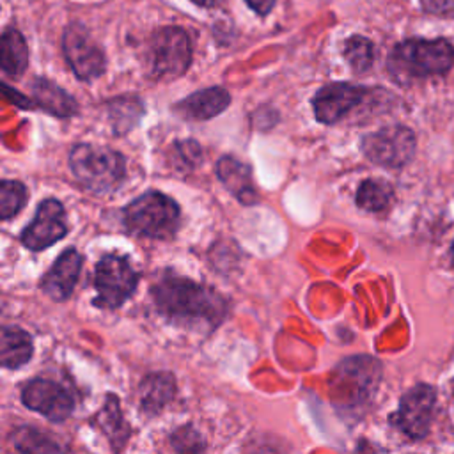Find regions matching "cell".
I'll use <instances>...</instances> for the list:
<instances>
[{"mask_svg": "<svg viewBox=\"0 0 454 454\" xmlns=\"http://www.w3.org/2000/svg\"><path fill=\"white\" fill-rule=\"evenodd\" d=\"M156 310L170 323L213 332L227 316L225 298L209 286L163 271L151 286Z\"/></svg>", "mask_w": 454, "mask_h": 454, "instance_id": "1", "label": "cell"}, {"mask_svg": "<svg viewBox=\"0 0 454 454\" xmlns=\"http://www.w3.org/2000/svg\"><path fill=\"white\" fill-rule=\"evenodd\" d=\"M69 168L76 181L94 193L114 192L126 177L124 156L115 149L90 142L76 144L71 149Z\"/></svg>", "mask_w": 454, "mask_h": 454, "instance_id": "2", "label": "cell"}, {"mask_svg": "<svg viewBox=\"0 0 454 454\" xmlns=\"http://www.w3.org/2000/svg\"><path fill=\"white\" fill-rule=\"evenodd\" d=\"M122 222L135 236L172 239L181 225V209L172 197L149 190L124 207Z\"/></svg>", "mask_w": 454, "mask_h": 454, "instance_id": "3", "label": "cell"}, {"mask_svg": "<svg viewBox=\"0 0 454 454\" xmlns=\"http://www.w3.org/2000/svg\"><path fill=\"white\" fill-rule=\"evenodd\" d=\"M452 62L454 48L447 39H408L392 50L388 69L395 78H424L449 71Z\"/></svg>", "mask_w": 454, "mask_h": 454, "instance_id": "4", "label": "cell"}, {"mask_svg": "<svg viewBox=\"0 0 454 454\" xmlns=\"http://www.w3.org/2000/svg\"><path fill=\"white\" fill-rule=\"evenodd\" d=\"M138 273L124 255L106 254L94 270V305L105 310L121 307L137 289Z\"/></svg>", "mask_w": 454, "mask_h": 454, "instance_id": "5", "label": "cell"}, {"mask_svg": "<svg viewBox=\"0 0 454 454\" xmlns=\"http://www.w3.org/2000/svg\"><path fill=\"white\" fill-rule=\"evenodd\" d=\"M151 73L160 80H174L186 73L192 62V41L181 27H161L149 48Z\"/></svg>", "mask_w": 454, "mask_h": 454, "instance_id": "6", "label": "cell"}, {"mask_svg": "<svg viewBox=\"0 0 454 454\" xmlns=\"http://www.w3.org/2000/svg\"><path fill=\"white\" fill-rule=\"evenodd\" d=\"M360 149L372 163L399 168L415 154V135L406 126H385L364 135Z\"/></svg>", "mask_w": 454, "mask_h": 454, "instance_id": "7", "label": "cell"}, {"mask_svg": "<svg viewBox=\"0 0 454 454\" xmlns=\"http://www.w3.org/2000/svg\"><path fill=\"white\" fill-rule=\"evenodd\" d=\"M434 401V388L431 385L419 383L401 397L399 408L390 417V422L410 440H420L429 433Z\"/></svg>", "mask_w": 454, "mask_h": 454, "instance_id": "8", "label": "cell"}, {"mask_svg": "<svg viewBox=\"0 0 454 454\" xmlns=\"http://www.w3.org/2000/svg\"><path fill=\"white\" fill-rule=\"evenodd\" d=\"M64 57L76 74L83 82H90L105 73L106 59L103 50L90 37L87 28L80 23L67 25L62 37Z\"/></svg>", "mask_w": 454, "mask_h": 454, "instance_id": "9", "label": "cell"}, {"mask_svg": "<svg viewBox=\"0 0 454 454\" xmlns=\"http://www.w3.org/2000/svg\"><path fill=\"white\" fill-rule=\"evenodd\" d=\"M21 403L51 422H64L74 408L71 392L60 383L46 378H34L21 388Z\"/></svg>", "mask_w": 454, "mask_h": 454, "instance_id": "10", "label": "cell"}, {"mask_svg": "<svg viewBox=\"0 0 454 454\" xmlns=\"http://www.w3.org/2000/svg\"><path fill=\"white\" fill-rule=\"evenodd\" d=\"M67 234L66 209L57 199H44L35 211L34 220L23 229L20 239L25 248L39 252L51 247Z\"/></svg>", "mask_w": 454, "mask_h": 454, "instance_id": "11", "label": "cell"}, {"mask_svg": "<svg viewBox=\"0 0 454 454\" xmlns=\"http://www.w3.org/2000/svg\"><path fill=\"white\" fill-rule=\"evenodd\" d=\"M365 94H367V89L355 83H348V82L328 83L321 87L312 99L314 115L323 124H333L340 121L351 108L360 105Z\"/></svg>", "mask_w": 454, "mask_h": 454, "instance_id": "12", "label": "cell"}, {"mask_svg": "<svg viewBox=\"0 0 454 454\" xmlns=\"http://www.w3.org/2000/svg\"><path fill=\"white\" fill-rule=\"evenodd\" d=\"M83 257L76 248L64 250L59 259L50 266V270L43 275L39 287L41 291L55 301H64L74 291L82 271Z\"/></svg>", "mask_w": 454, "mask_h": 454, "instance_id": "13", "label": "cell"}, {"mask_svg": "<svg viewBox=\"0 0 454 454\" xmlns=\"http://www.w3.org/2000/svg\"><path fill=\"white\" fill-rule=\"evenodd\" d=\"M229 103L231 94L223 87H207L176 103L174 110L192 121H207L222 114L229 106Z\"/></svg>", "mask_w": 454, "mask_h": 454, "instance_id": "14", "label": "cell"}, {"mask_svg": "<svg viewBox=\"0 0 454 454\" xmlns=\"http://www.w3.org/2000/svg\"><path fill=\"white\" fill-rule=\"evenodd\" d=\"M216 177L241 204L257 202L252 170L245 161L234 158L232 154L222 156L216 161Z\"/></svg>", "mask_w": 454, "mask_h": 454, "instance_id": "15", "label": "cell"}, {"mask_svg": "<svg viewBox=\"0 0 454 454\" xmlns=\"http://www.w3.org/2000/svg\"><path fill=\"white\" fill-rule=\"evenodd\" d=\"M30 90L32 99L28 103V108H41L43 112L57 117H69L78 112L74 98L48 78H35L30 85Z\"/></svg>", "mask_w": 454, "mask_h": 454, "instance_id": "16", "label": "cell"}, {"mask_svg": "<svg viewBox=\"0 0 454 454\" xmlns=\"http://www.w3.org/2000/svg\"><path fill=\"white\" fill-rule=\"evenodd\" d=\"M176 394V378L174 374L167 371L151 372L147 374L138 387V397H140V408L149 413H160Z\"/></svg>", "mask_w": 454, "mask_h": 454, "instance_id": "17", "label": "cell"}, {"mask_svg": "<svg viewBox=\"0 0 454 454\" xmlns=\"http://www.w3.org/2000/svg\"><path fill=\"white\" fill-rule=\"evenodd\" d=\"M34 353V342L28 332L18 326H2L0 332V364L4 369L23 367Z\"/></svg>", "mask_w": 454, "mask_h": 454, "instance_id": "18", "label": "cell"}, {"mask_svg": "<svg viewBox=\"0 0 454 454\" xmlns=\"http://www.w3.org/2000/svg\"><path fill=\"white\" fill-rule=\"evenodd\" d=\"M0 64L2 71L11 78L21 76L28 66V46L16 28H7L2 34Z\"/></svg>", "mask_w": 454, "mask_h": 454, "instance_id": "19", "label": "cell"}, {"mask_svg": "<svg viewBox=\"0 0 454 454\" xmlns=\"http://www.w3.org/2000/svg\"><path fill=\"white\" fill-rule=\"evenodd\" d=\"M98 427L108 436L114 449H122L126 440L129 438V427L122 419L121 406L117 395H108L105 404L96 415Z\"/></svg>", "mask_w": 454, "mask_h": 454, "instance_id": "20", "label": "cell"}, {"mask_svg": "<svg viewBox=\"0 0 454 454\" xmlns=\"http://www.w3.org/2000/svg\"><path fill=\"white\" fill-rule=\"evenodd\" d=\"M144 115V105L137 96L115 98L108 103V117L115 135L131 131Z\"/></svg>", "mask_w": 454, "mask_h": 454, "instance_id": "21", "label": "cell"}, {"mask_svg": "<svg viewBox=\"0 0 454 454\" xmlns=\"http://www.w3.org/2000/svg\"><path fill=\"white\" fill-rule=\"evenodd\" d=\"M394 199V188L383 179H365L356 190V206L364 211L378 213L390 206Z\"/></svg>", "mask_w": 454, "mask_h": 454, "instance_id": "22", "label": "cell"}, {"mask_svg": "<svg viewBox=\"0 0 454 454\" xmlns=\"http://www.w3.org/2000/svg\"><path fill=\"white\" fill-rule=\"evenodd\" d=\"M9 438L20 452H60L66 449L46 433L30 426L12 429Z\"/></svg>", "mask_w": 454, "mask_h": 454, "instance_id": "23", "label": "cell"}, {"mask_svg": "<svg viewBox=\"0 0 454 454\" xmlns=\"http://www.w3.org/2000/svg\"><path fill=\"white\" fill-rule=\"evenodd\" d=\"M342 55L355 73H365L374 60V46L364 35H351L344 41Z\"/></svg>", "mask_w": 454, "mask_h": 454, "instance_id": "24", "label": "cell"}, {"mask_svg": "<svg viewBox=\"0 0 454 454\" xmlns=\"http://www.w3.org/2000/svg\"><path fill=\"white\" fill-rule=\"evenodd\" d=\"M27 202V188L21 181L4 179L0 183V216L9 220L18 215Z\"/></svg>", "mask_w": 454, "mask_h": 454, "instance_id": "25", "label": "cell"}, {"mask_svg": "<svg viewBox=\"0 0 454 454\" xmlns=\"http://www.w3.org/2000/svg\"><path fill=\"white\" fill-rule=\"evenodd\" d=\"M170 165L181 172H190L193 170L200 160H202V149L200 145L188 138V140H177L172 149H170Z\"/></svg>", "mask_w": 454, "mask_h": 454, "instance_id": "26", "label": "cell"}, {"mask_svg": "<svg viewBox=\"0 0 454 454\" xmlns=\"http://www.w3.org/2000/svg\"><path fill=\"white\" fill-rule=\"evenodd\" d=\"M170 443H172V449L179 450V452L204 450V443H202L199 433L192 426H184V427H179L177 431H174V434L170 436Z\"/></svg>", "mask_w": 454, "mask_h": 454, "instance_id": "27", "label": "cell"}, {"mask_svg": "<svg viewBox=\"0 0 454 454\" xmlns=\"http://www.w3.org/2000/svg\"><path fill=\"white\" fill-rule=\"evenodd\" d=\"M254 126L259 129H270L278 122V112L268 105L259 106L252 115Z\"/></svg>", "mask_w": 454, "mask_h": 454, "instance_id": "28", "label": "cell"}, {"mask_svg": "<svg viewBox=\"0 0 454 454\" xmlns=\"http://www.w3.org/2000/svg\"><path fill=\"white\" fill-rule=\"evenodd\" d=\"M420 4L427 12H434V14L447 12L449 9L454 7V0H420Z\"/></svg>", "mask_w": 454, "mask_h": 454, "instance_id": "29", "label": "cell"}, {"mask_svg": "<svg viewBox=\"0 0 454 454\" xmlns=\"http://www.w3.org/2000/svg\"><path fill=\"white\" fill-rule=\"evenodd\" d=\"M245 2L248 4V7L252 11H255L261 16L268 14L273 9V5H275V0H245Z\"/></svg>", "mask_w": 454, "mask_h": 454, "instance_id": "30", "label": "cell"}, {"mask_svg": "<svg viewBox=\"0 0 454 454\" xmlns=\"http://www.w3.org/2000/svg\"><path fill=\"white\" fill-rule=\"evenodd\" d=\"M192 2L197 4V5H200V7H215V5L222 4L223 0H192Z\"/></svg>", "mask_w": 454, "mask_h": 454, "instance_id": "31", "label": "cell"}, {"mask_svg": "<svg viewBox=\"0 0 454 454\" xmlns=\"http://www.w3.org/2000/svg\"><path fill=\"white\" fill-rule=\"evenodd\" d=\"M450 254H452V262H454V245H452V250H450Z\"/></svg>", "mask_w": 454, "mask_h": 454, "instance_id": "32", "label": "cell"}]
</instances>
